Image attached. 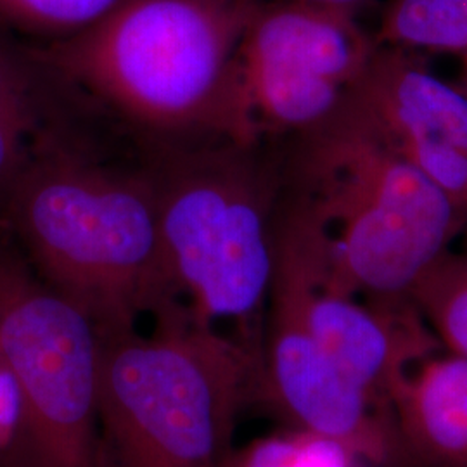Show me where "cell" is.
I'll list each match as a JSON object with an SVG mask.
<instances>
[{"instance_id":"cell-15","label":"cell","mask_w":467,"mask_h":467,"mask_svg":"<svg viewBox=\"0 0 467 467\" xmlns=\"http://www.w3.org/2000/svg\"><path fill=\"white\" fill-rule=\"evenodd\" d=\"M347 447L327 436L289 428L234 447L222 467H360Z\"/></svg>"},{"instance_id":"cell-13","label":"cell","mask_w":467,"mask_h":467,"mask_svg":"<svg viewBox=\"0 0 467 467\" xmlns=\"http://www.w3.org/2000/svg\"><path fill=\"white\" fill-rule=\"evenodd\" d=\"M374 40L420 54H449L467 77V0H386Z\"/></svg>"},{"instance_id":"cell-11","label":"cell","mask_w":467,"mask_h":467,"mask_svg":"<svg viewBox=\"0 0 467 467\" xmlns=\"http://www.w3.org/2000/svg\"><path fill=\"white\" fill-rule=\"evenodd\" d=\"M94 108L30 50L0 42V206L50 139L84 127Z\"/></svg>"},{"instance_id":"cell-7","label":"cell","mask_w":467,"mask_h":467,"mask_svg":"<svg viewBox=\"0 0 467 467\" xmlns=\"http://www.w3.org/2000/svg\"><path fill=\"white\" fill-rule=\"evenodd\" d=\"M0 348L23 403L9 467H106L98 407L99 329L4 248Z\"/></svg>"},{"instance_id":"cell-17","label":"cell","mask_w":467,"mask_h":467,"mask_svg":"<svg viewBox=\"0 0 467 467\" xmlns=\"http://www.w3.org/2000/svg\"><path fill=\"white\" fill-rule=\"evenodd\" d=\"M23 428V403L16 374L0 348V467L11 466Z\"/></svg>"},{"instance_id":"cell-6","label":"cell","mask_w":467,"mask_h":467,"mask_svg":"<svg viewBox=\"0 0 467 467\" xmlns=\"http://www.w3.org/2000/svg\"><path fill=\"white\" fill-rule=\"evenodd\" d=\"M327 248L310 202L283 185L274 220V267L262 331L260 397L293 428L341 443L370 467H419L391 414L322 348L308 320V289Z\"/></svg>"},{"instance_id":"cell-16","label":"cell","mask_w":467,"mask_h":467,"mask_svg":"<svg viewBox=\"0 0 467 467\" xmlns=\"http://www.w3.org/2000/svg\"><path fill=\"white\" fill-rule=\"evenodd\" d=\"M121 2L123 0H0V30L50 44L84 32L117 9Z\"/></svg>"},{"instance_id":"cell-1","label":"cell","mask_w":467,"mask_h":467,"mask_svg":"<svg viewBox=\"0 0 467 467\" xmlns=\"http://www.w3.org/2000/svg\"><path fill=\"white\" fill-rule=\"evenodd\" d=\"M0 223L35 275L100 334L130 331L182 301L144 150L129 161L85 129L50 139L7 192Z\"/></svg>"},{"instance_id":"cell-14","label":"cell","mask_w":467,"mask_h":467,"mask_svg":"<svg viewBox=\"0 0 467 467\" xmlns=\"http://www.w3.org/2000/svg\"><path fill=\"white\" fill-rule=\"evenodd\" d=\"M410 300L441 348L467 360V253L440 254L419 275Z\"/></svg>"},{"instance_id":"cell-5","label":"cell","mask_w":467,"mask_h":467,"mask_svg":"<svg viewBox=\"0 0 467 467\" xmlns=\"http://www.w3.org/2000/svg\"><path fill=\"white\" fill-rule=\"evenodd\" d=\"M179 298L204 324L233 322L262 348L283 170L274 142L144 150Z\"/></svg>"},{"instance_id":"cell-2","label":"cell","mask_w":467,"mask_h":467,"mask_svg":"<svg viewBox=\"0 0 467 467\" xmlns=\"http://www.w3.org/2000/svg\"><path fill=\"white\" fill-rule=\"evenodd\" d=\"M254 2L123 0L28 50L142 150L237 142L234 65Z\"/></svg>"},{"instance_id":"cell-18","label":"cell","mask_w":467,"mask_h":467,"mask_svg":"<svg viewBox=\"0 0 467 467\" xmlns=\"http://www.w3.org/2000/svg\"><path fill=\"white\" fill-rule=\"evenodd\" d=\"M308 2H320V4H333V5H345V7H355L360 9L368 0H308Z\"/></svg>"},{"instance_id":"cell-3","label":"cell","mask_w":467,"mask_h":467,"mask_svg":"<svg viewBox=\"0 0 467 467\" xmlns=\"http://www.w3.org/2000/svg\"><path fill=\"white\" fill-rule=\"evenodd\" d=\"M283 182L300 192L329 237L327 284L374 301L410 289L467 227L348 96L320 125L274 142Z\"/></svg>"},{"instance_id":"cell-12","label":"cell","mask_w":467,"mask_h":467,"mask_svg":"<svg viewBox=\"0 0 467 467\" xmlns=\"http://www.w3.org/2000/svg\"><path fill=\"white\" fill-rule=\"evenodd\" d=\"M391 416L419 467H467V360L440 350L391 397Z\"/></svg>"},{"instance_id":"cell-8","label":"cell","mask_w":467,"mask_h":467,"mask_svg":"<svg viewBox=\"0 0 467 467\" xmlns=\"http://www.w3.org/2000/svg\"><path fill=\"white\" fill-rule=\"evenodd\" d=\"M376 47L355 7L256 0L235 50L237 142H281L320 125Z\"/></svg>"},{"instance_id":"cell-20","label":"cell","mask_w":467,"mask_h":467,"mask_svg":"<svg viewBox=\"0 0 467 467\" xmlns=\"http://www.w3.org/2000/svg\"><path fill=\"white\" fill-rule=\"evenodd\" d=\"M0 250H2V248H0Z\"/></svg>"},{"instance_id":"cell-19","label":"cell","mask_w":467,"mask_h":467,"mask_svg":"<svg viewBox=\"0 0 467 467\" xmlns=\"http://www.w3.org/2000/svg\"><path fill=\"white\" fill-rule=\"evenodd\" d=\"M4 233V227H2V223H0V234ZM0 248H2V244H0Z\"/></svg>"},{"instance_id":"cell-9","label":"cell","mask_w":467,"mask_h":467,"mask_svg":"<svg viewBox=\"0 0 467 467\" xmlns=\"http://www.w3.org/2000/svg\"><path fill=\"white\" fill-rule=\"evenodd\" d=\"M327 260L329 239L308 289L312 331L336 366L391 414V397L401 379L443 348L414 301L366 300L341 293L326 281Z\"/></svg>"},{"instance_id":"cell-10","label":"cell","mask_w":467,"mask_h":467,"mask_svg":"<svg viewBox=\"0 0 467 467\" xmlns=\"http://www.w3.org/2000/svg\"><path fill=\"white\" fill-rule=\"evenodd\" d=\"M348 98L400 154L426 146L467 150V77H438L420 52L378 46Z\"/></svg>"},{"instance_id":"cell-4","label":"cell","mask_w":467,"mask_h":467,"mask_svg":"<svg viewBox=\"0 0 467 467\" xmlns=\"http://www.w3.org/2000/svg\"><path fill=\"white\" fill-rule=\"evenodd\" d=\"M260 386L262 348L194 318L182 301L150 333H99L104 464L222 467Z\"/></svg>"}]
</instances>
